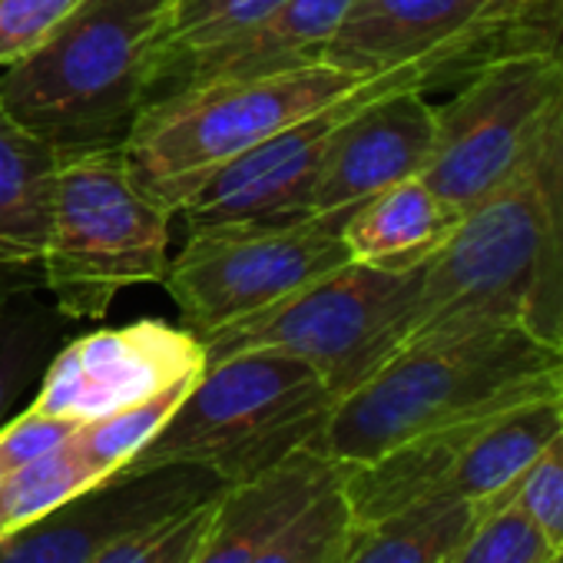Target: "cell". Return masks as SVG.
Wrapping results in <instances>:
<instances>
[{"instance_id": "obj_1", "label": "cell", "mask_w": 563, "mask_h": 563, "mask_svg": "<svg viewBox=\"0 0 563 563\" xmlns=\"http://www.w3.org/2000/svg\"><path fill=\"white\" fill-rule=\"evenodd\" d=\"M477 325H514L563 349V97L510 176L418 265L401 349Z\"/></svg>"}, {"instance_id": "obj_2", "label": "cell", "mask_w": 563, "mask_h": 563, "mask_svg": "<svg viewBox=\"0 0 563 563\" xmlns=\"http://www.w3.org/2000/svg\"><path fill=\"white\" fill-rule=\"evenodd\" d=\"M563 391V349L514 325L418 339L335 401L309 444L358 467L451 424Z\"/></svg>"}, {"instance_id": "obj_3", "label": "cell", "mask_w": 563, "mask_h": 563, "mask_svg": "<svg viewBox=\"0 0 563 563\" xmlns=\"http://www.w3.org/2000/svg\"><path fill=\"white\" fill-rule=\"evenodd\" d=\"M173 0H84L34 57L0 77V107L60 156L117 150L150 103Z\"/></svg>"}, {"instance_id": "obj_4", "label": "cell", "mask_w": 563, "mask_h": 563, "mask_svg": "<svg viewBox=\"0 0 563 563\" xmlns=\"http://www.w3.org/2000/svg\"><path fill=\"white\" fill-rule=\"evenodd\" d=\"M335 401L309 362L239 352L206 365L159 434L117 477L159 467H202L225 484L255 477L309 448Z\"/></svg>"}, {"instance_id": "obj_5", "label": "cell", "mask_w": 563, "mask_h": 563, "mask_svg": "<svg viewBox=\"0 0 563 563\" xmlns=\"http://www.w3.org/2000/svg\"><path fill=\"white\" fill-rule=\"evenodd\" d=\"M365 80L332 64H316L272 77L179 87L143 107L120 150L133 179L176 216L225 163L345 100Z\"/></svg>"}, {"instance_id": "obj_6", "label": "cell", "mask_w": 563, "mask_h": 563, "mask_svg": "<svg viewBox=\"0 0 563 563\" xmlns=\"http://www.w3.org/2000/svg\"><path fill=\"white\" fill-rule=\"evenodd\" d=\"M169 219L130 173L123 150L60 156L41 282L70 322H97L126 286L169 272Z\"/></svg>"}, {"instance_id": "obj_7", "label": "cell", "mask_w": 563, "mask_h": 563, "mask_svg": "<svg viewBox=\"0 0 563 563\" xmlns=\"http://www.w3.org/2000/svg\"><path fill=\"white\" fill-rule=\"evenodd\" d=\"M415 292L418 268L345 262L265 316L199 339L206 365L239 352H282L309 362L329 391L345 398L401 349Z\"/></svg>"}, {"instance_id": "obj_8", "label": "cell", "mask_w": 563, "mask_h": 563, "mask_svg": "<svg viewBox=\"0 0 563 563\" xmlns=\"http://www.w3.org/2000/svg\"><path fill=\"white\" fill-rule=\"evenodd\" d=\"M345 262L352 258L339 219L206 225L189 229L183 252L169 258L163 286L183 325L206 339L265 316Z\"/></svg>"}, {"instance_id": "obj_9", "label": "cell", "mask_w": 563, "mask_h": 563, "mask_svg": "<svg viewBox=\"0 0 563 563\" xmlns=\"http://www.w3.org/2000/svg\"><path fill=\"white\" fill-rule=\"evenodd\" d=\"M560 97L563 47L550 41L484 60L434 107V146L421 179L457 212L471 209L523 159Z\"/></svg>"}, {"instance_id": "obj_10", "label": "cell", "mask_w": 563, "mask_h": 563, "mask_svg": "<svg viewBox=\"0 0 563 563\" xmlns=\"http://www.w3.org/2000/svg\"><path fill=\"white\" fill-rule=\"evenodd\" d=\"M560 428L563 391L431 431L372 464L345 467L355 520L368 523L424 500H497Z\"/></svg>"}, {"instance_id": "obj_11", "label": "cell", "mask_w": 563, "mask_h": 563, "mask_svg": "<svg viewBox=\"0 0 563 563\" xmlns=\"http://www.w3.org/2000/svg\"><path fill=\"white\" fill-rule=\"evenodd\" d=\"M553 0H352L325 64L375 77L431 67L464 80L484 60L547 41L537 11Z\"/></svg>"}, {"instance_id": "obj_12", "label": "cell", "mask_w": 563, "mask_h": 563, "mask_svg": "<svg viewBox=\"0 0 563 563\" xmlns=\"http://www.w3.org/2000/svg\"><path fill=\"white\" fill-rule=\"evenodd\" d=\"M444 74L431 67H405L391 74L368 77L355 93L345 100L278 130L275 136L262 140L239 159L225 163L212 173L192 199L176 212L186 229L206 225H235V222H282V219H306L312 206V189L332 143L339 123L355 113L362 103L378 100L398 90H421L441 87Z\"/></svg>"}, {"instance_id": "obj_13", "label": "cell", "mask_w": 563, "mask_h": 563, "mask_svg": "<svg viewBox=\"0 0 563 563\" xmlns=\"http://www.w3.org/2000/svg\"><path fill=\"white\" fill-rule=\"evenodd\" d=\"M206 372V349L186 325L143 319L60 345L41 375L31 411L97 421Z\"/></svg>"}, {"instance_id": "obj_14", "label": "cell", "mask_w": 563, "mask_h": 563, "mask_svg": "<svg viewBox=\"0 0 563 563\" xmlns=\"http://www.w3.org/2000/svg\"><path fill=\"white\" fill-rule=\"evenodd\" d=\"M222 477L202 467H159L113 477L0 540V563H93L123 537L216 497Z\"/></svg>"}, {"instance_id": "obj_15", "label": "cell", "mask_w": 563, "mask_h": 563, "mask_svg": "<svg viewBox=\"0 0 563 563\" xmlns=\"http://www.w3.org/2000/svg\"><path fill=\"white\" fill-rule=\"evenodd\" d=\"M434 146V107L421 90H398L349 113L325 150L309 216L345 222L365 199L421 176Z\"/></svg>"}, {"instance_id": "obj_16", "label": "cell", "mask_w": 563, "mask_h": 563, "mask_svg": "<svg viewBox=\"0 0 563 563\" xmlns=\"http://www.w3.org/2000/svg\"><path fill=\"white\" fill-rule=\"evenodd\" d=\"M342 477L345 464L316 448H299L255 477L225 484L189 563H252L282 523Z\"/></svg>"}, {"instance_id": "obj_17", "label": "cell", "mask_w": 563, "mask_h": 563, "mask_svg": "<svg viewBox=\"0 0 563 563\" xmlns=\"http://www.w3.org/2000/svg\"><path fill=\"white\" fill-rule=\"evenodd\" d=\"M349 4L352 0H282L262 24L232 44L183 64L159 93L206 80H252L325 64L329 44Z\"/></svg>"}, {"instance_id": "obj_18", "label": "cell", "mask_w": 563, "mask_h": 563, "mask_svg": "<svg viewBox=\"0 0 563 563\" xmlns=\"http://www.w3.org/2000/svg\"><path fill=\"white\" fill-rule=\"evenodd\" d=\"M461 216L464 212L415 176L355 206L342 222V242L358 265L408 272L424 265L448 242Z\"/></svg>"}, {"instance_id": "obj_19", "label": "cell", "mask_w": 563, "mask_h": 563, "mask_svg": "<svg viewBox=\"0 0 563 563\" xmlns=\"http://www.w3.org/2000/svg\"><path fill=\"white\" fill-rule=\"evenodd\" d=\"M60 153L0 107V268L41 275Z\"/></svg>"}, {"instance_id": "obj_20", "label": "cell", "mask_w": 563, "mask_h": 563, "mask_svg": "<svg viewBox=\"0 0 563 563\" xmlns=\"http://www.w3.org/2000/svg\"><path fill=\"white\" fill-rule=\"evenodd\" d=\"M484 504L424 500L358 523L339 563H448Z\"/></svg>"}, {"instance_id": "obj_21", "label": "cell", "mask_w": 563, "mask_h": 563, "mask_svg": "<svg viewBox=\"0 0 563 563\" xmlns=\"http://www.w3.org/2000/svg\"><path fill=\"white\" fill-rule=\"evenodd\" d=\"M21 268H0V424L14 401L44 375L67 335V316L57 302L34 296Z\"/></svg>"}, {"instance_id": "obj_22", "label": "cell", "mask_w": 563, "mask_h": 563, "mask_svg": "<svg viewBox=\"0 0 563 563\" xmlns=\"http://www.w3.org/2000/svg\"><path fill=\"white\" fill-rule=\"evenodd\" d=\"M282 0H173L166 31L153 60L150 100L189 60L219 51L262 24Z\"/></svg>"}, {"instance_id": "obj_23", "label": "cell", "mask_w": 563, "mask_h": 563, "mask_svg": "<svg viewBox=\"0 0 563 563\" xmlns=\"http://www.w3.org/2000/svg\"><path fill=\"white\" fill-rule=\"evenodd\" d=\"M97 484L107 481H100V474L77 451L74 438H67L54 451L0 481V540Z\"/></svg>"}, {"instance_id": "obj_24", "label": "cell", "mask_w": 563, "mask_h": 563, "mask_svg": "<svg viewBox=\"0 0 563 563\" xmlns=\"http://www.w3.org/2000/svg\"><path fill=\"white\" fill-rule=\"evenodd\" d=\"M192 382H179V385H173V388H166L146 401H136L130 408L107 415V418L87 421L70 434L77 451L84 454V461L100 474V481H113L159 434V428L179 408V401L186 398Z\"/></svg>"}, {"instance_id": "obj_25", "label": "cell", "mask_w": 563, "mask_h": 563, "mask_svg": "<svg viewBox=\"0 0 563 563\" xmlns=\"http://www.w3.org/2000/svg\"><path fill=\"white\" fill-rule=\"evenodd\" d=\"M355 527L358 520L342 477L282 523L252 563H339Z\"/></svg>"}, {"instance_id": "obj_26", "label": "cell", "mask_w": 563, "mask_h": 563, "mask_svg": "<svg viewBox=\"0 0 563 563\" xmlns=\"http://www.w3.org/2000/svg\"><path fill=\"white\" fill-rule=\"evenodd\" d=\"M556 550L507 500H487L448 563H553Z\"/></svg>"}, {"instance_id": "obj_27", "label": "cell", "mask_w": 563, "mask_h": 563, "mask_svg": "<svg viewBox=\"0 0 563 563\" xmlns=\"http://www.w3.org/2000/svg\"><path fill=\"white\" fill-rule=\"evenodd\" d=\"M497 500L514 504L556 553L563 550V428Z\"/></svg>"}, {"instance_id": "obj_28", "label": "cell", "mask_w": 563, "mask_h": 563, "mask_svg": "<svg viewBox=\"0 0 563 563\" xmlns=\"http://www.w3.org/2000/svg\"><path fill=\"white\" fill-rule=\"evenodd\" d=\"M212 500L216 497L192 504L159 523H150L136 533L123 537L107 553H100L93 563H189L206 533Z\"/></svg>"}, {"instance_id": "obj_29", "label": "cell", "mask_w": 563, "mask_h": 563, "mask_svg": "<svg viewBox=\"0 0 563 563\" xmlns=\"http://www.w3.org/2000/svg\"><path fill=\"white\" fill-rule=\"evenodd\" d=\"M84 0H0V67H18L54 41Z\"/></svg>"}, {"instance_id": "obj_30", "label": "cell", "mask_w": 563, "mask_h": 563, "mask_svg": "<svg viewBox=\"0 0 563 563\" xmlns=\"http://www.w3.org/2000/svg\"><path fill=\"white\" fill-rule=\"evenodd\" d=\"M553 563H563V550H560V553L553 556Z\"/></svg>"}, {"instance_id": "obj_31", "label": "cell", "mask_w": 563, "mask_h": 563, "mask_svg": "<svg viewBox=\"0 0 563 563\" xmlns=\"http://www.w3.org/2000/svg\"><path fill=\"white\" fill-rule=\"evenodd\" d=\"M556 4H560V8H563V0H556Z\"/></svg>"}]
</instances>
